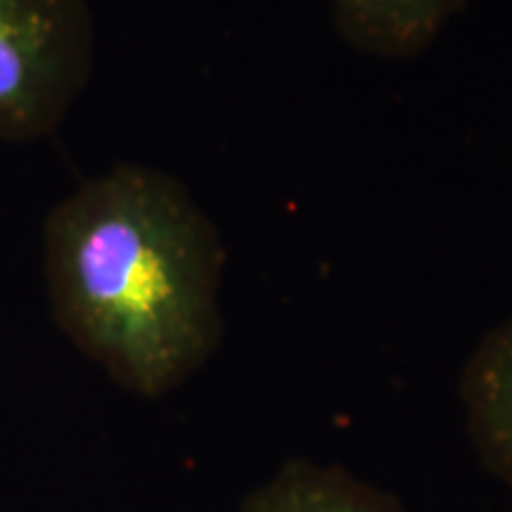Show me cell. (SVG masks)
I'll return each mask as SVG.
<instances>
[{"label": "cell", "instance_id": "1", "mask_svg": "<svg viewBox=\"0 0 512 512\" xmlns=\"http://www.w3.org/2000/svg\"><path fill=\"white\" fill-rule=\"evenodd\" d=\"M55 325L126 392L159 399L223 342L219 228L176 176L119 164L50 209Z\"/></svg>", "mask_w": 512, "mask_h": 512}, {"label": "cell", "instance_id": "3", "mask_svg": "<svg viewBox=\"0 0 512 512\" xmlns=\"http://www.w3.org/2000/svg\"><path fill=\"white\" fill-rule=\"evenodd\" d=\"M458 394L479 463L512 491V316L467 356Z\"/></svg>", "mask_w": 512, "mask_h": 512}, {"label": "cell", "instance_id": "2", "mask_svg": "<svg viewBox=\"0 0 512 512\" xmlns=\"http://www.w3.org/2000/svg\"><path fill=\"white\" fill-rule=\"evenodd\" d=\"M88 0H0V140L53 133L93 72Z\"/></svg>", "mask_w": 512, "mask_h": 512}, {"label": "cell", "instance_id": "5", "mask_svg": "<svg viewBox=\"0 0 512 512\" xmlns=\"http://www.w3.org/2000/svg\"><path fill=\"white\" fill-rule=\"evenodd\" d=\"M240 512H403L392 494L339 465L285 460L242 498Z\"/></svg>", "mask_w": 512, "mask_h": 512}, {"label": "cell", "instance_id": "4", "mask_svg": "<svg viewBox=\"0 0 512 512\" xmlns=\"http://www.w3.org/2000/svg\"><path fill=\"white\" fill-rule=\"evenodd\" d=\"M339 36L358 53L411 60L425 53L470 0H323Z\"/></svg>", "mask_w": 512, "mask_h": 512}]
</instances>
